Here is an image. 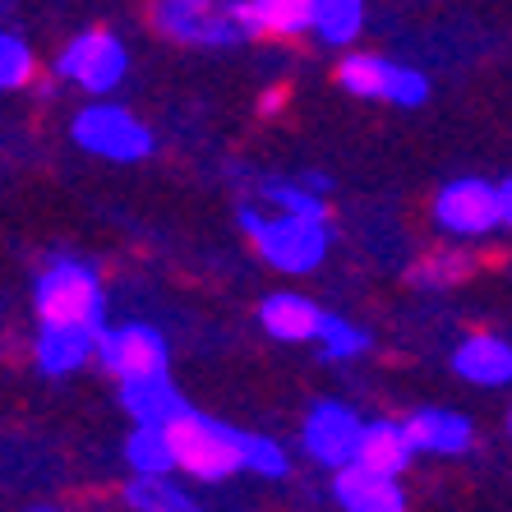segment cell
Masks as SVG:
<instances>
[{
    "instance_id": "6da1fadb",
    "label": "cell",
    "mask_w": 512,
    "mask_h": 512,
    "mask_svg": "<svg viewBox=\"0 0 512 512\" xmlns=\"http://www.w3.org/2000/svg\"><path fill=\"white\" fill-rule=\"evenodd\" d=\"M153 24L162 37L185 47H236L263 33L254 0H157Z\"/></svg>"
},
{
    "instance_id": "7a4b0ae2",
    "label": "cell",
    "mask_w": 512,
    "mask_h": 512,
    "mask_svg": "<svg viewBox=\"0 0 512 512\" xmlns=\"http://www.w3.org/2000/svg\"><path fill=\"white\" fill-rule=\"evenodd\" d=\"M240 227L250 231L254 250L277 273H314L328 254V217L286 213V208H277V217H263L259 208H240Z\"/></svg>"
},
{
    "instance_id": "3957f363",
    "label": "cell",
    "mask_w": 512,
    "mask_h": 512,
    "mask_svg": "<svg viewBox=\"0 0 512 512\" xmlns=\"http://www.w3.org/2000/svg\"><path fill=\"white\" fill-rule=\"evenodd\" d=\"M171 443H176V462L185 476L208 480V485H222L236 471H245V434H236L231 425L213 416H180L171 425Z\"/></svg>"
},
{
    "instance_id": "277c9868",
    "label": "cell",
    "mask_w": 512,
    "mask_h": 512,
    "mask_svg": "<svg viewBox=\"0 0 512 512\" xmlns=\"http://www.w3.org/2000/svg\"><path fill=\"white\" fill-rule=\"evenodd\" d=\"M33 305L42 323H93L102 328V282L88 263L79 259H56L47 273L33 282Z\"/></svg>"
},
{
    "instance_id": "5b68a950",
    "label": "cell",
    "mask_w": 512,
    "mask_h": 512,
    "mask_svg": "<svg viewBox=\"0 0 512 512\" xmlns=\"http://www.w3.org/2000/svg\"><path fill=\"white\" fill-rule=\"evenodd\" d=\"M74 143L107 162H143L153 157V130L125 107H84L74 116Z\"/></svg>"
},
{
    "instance_id": "8992f818",
    "label": "cell",
    "mask_w": 512,
    "mask_h": 512,
    "mask_svg": "<svg viewBox=\"0 0 512 512\" xmlns=\"http://www.w3.org/2000/svg\"><path fill=\"white\" fill-rule=\"evenodd\" d=\"M337 84L356 97H379V102H393V107H420L429 97V79L411 65H393L370 51H356L337 65Z\"/></svg>"
},
{
    "instance_id": "52a82bcc",
    "label": "cell",
    "mask_w": 512,
    "mask_h": 512,
    "mask_svg": "<svg viewBox=\"0 0 512 512\" xmlns=\"http://www.w3.org/2000/svg\"><path fill=\"white\" fill-rule=\"evenodd\" d=\"M434 222L453 240H476L489 236L494 227H503V203H499V185L489 180H453L434 194Z\"/></svg>"
},
{
    "instance_id": "ba28073f",
    "label": "cell",
    "mask_w": 512,
    "mask_h": 512,
    "mask_svg": "<svg viewBox=\"0 0 512 512\" xmlns=\"http://www.w3.org/2000/svg\"><path fill=\"white\" fill-rule=\"evenodd\" d=\"M125 70H130V56L120 47V37L102 33V28L79 33L70 47L56 56L60 79H74V84L88 88V93H111V88L125 79Z\"/></svg>"
},
{
    "instance_id": "9c48e42d",
    "label": "cell",
    "mask_w": 512,
    "mask_h": 512,
    "mask_svg": "<svg viewBox=\"0 0 512 512\" xmlns=\"http://www.w3.org/2000/svg\"><path fill=\"white\" fill-rule=\"evenodd\" d=\"M360 434H365V420L342 402H319L305 416V429H300V443L305 453L314 457L328 471H342L346 462H356L360 453Z\"/></svg>"
},
{
    "instance_id": "30bf717a",
    "label": "cell",
    "mask_w": 512,
    "mask_h": 512,
    "mask_svg": "<svg viewBox=\"0 0 512 512\" xmlns=\"http://www.w3.org/2000/svg\"><path fill=\"white\" fill-rule=\"evenodd\" d=\"M97 360L116 379H139V374H167V342L148 323H125L97 337Z\"/></svg>"
},
{
    "instance_id": "8fae6325",
    "label": "cell",
    "mask_w": 512,
    "mask_h": 512,
    "mask_svg": "<svg viewBox=\"0 0 512 512\" xmlns=\"http://www.w3.org/2000/svg\"><path fill=\"white\" fill-rule=\"evenodd\" d=\"M107 328H93V323H42L33 342V360L37 370L51 374V379H65V374L84 370L88 360L97 356V337Z\"/></svg>"
},
{
    "instance_id": "7c38bea8",
    "label": "cell",
    "mask_w": 512,
    "mask_h": 512,
    "mask_svg": "<svg viewBox=\"0 0 512 512\" xmlns=\"http://www.w3.org/2000/svg\"><path fill=\"white\" fill-rule=\"evenodd\" d=\"M333 499L346 512H397L406 503V494L397 485V476H388V471H374L365 462H346L333 476Z\"/></svg>"
},
{
    "instance_id": "4fadbf2b",
    "label": "cell",
    "mask_w": 512,
    "mask_h": 512,
    "mask_svg": "<svg viewBox=\"0 0 512 512\" xmlns=\"http://www.w3.org/2000/svg\"><path fill=\"white\" fill-rule=\"evenodd\" d=\"M120 406L134 416V425H176L180 416H190V402L176 393L167 374L120 379Z\"/></svg>"
},
{
    "instance_id": "5bb4252c",
    "label": "cell",
    "mask_w": 512,
    "mask_h": 512,
    "mask_svg": "<svg viewBox=\"0 0 512 512\" xmlns=\"http://www.w3.org/2000/svg\"><path fill=\"white\" fill-rule=\"evenodd\" d=\"M453 370L462 374L466 383H480V388H503L512 383V342L494 333H476L457 346Z\"/></svg>"
},
{
    "instance_id": "9a60e30c",
    "label": "cell",
    "mask_w": 512,
    "mask_h": 512,
    "mask_svg": "<svg viewBox=\"0 0 512 512\" xmlns=\"http://www.w3.org/2000/svg\"><path fill=\"white\" fill-rule=\"evenodd\" d=\"M259 323L277 342H319L323 310L314 300L296 296V291H277V296H268L259 305Z\"/></svg>"
},
{
    "instance_id": "2e32d148",
    "label": "cell",
    "mask_w": 512,
    "mask_h": 512,
    "mask_svg": "<svg viewBox=\"0 0 512 512\" xmlns=\"http://www.w3.org/2000/svg\"><path fill=\"white\" fill-rule=\"evenodd\" d=\"M416 453H420V448H416L411 425H397V420H370V425H365V434H360L356 462L374 466V471H388V476H402Z\"/></svg>"
},
{
    "instance_id": "e0dca14e",
    "label": "cell",
    "mask_w": 512,
    "mask_h": 512,
    "mask_svg": "<svg viewBox=\"0 0 512 512\" xmlns=\"http://www.w3.org/2000/svg\"><path fill=\"white\" fill-rule=\"evenodd\" d=\"M406 425H411V434H416L420 453L457 457V453L471 448V420L457 416V411H420V416H411Z\"/></svg>"
},
{
    "instance_id": "ac0fdd59",
    "label": "cell",
    "mask_w": 512,
    "mask_h": 512,
    "mask_svg": "<svg viewBox=\"0 0 512 512\" xmlns=\"http://www.w3.org/2000/svg\"><path fill=\"white\" fill-rule=\"evenodd\" d=\"M125 457L139 476H171L176 471V443H171V425H134Z\"/></svg>"
},
{
    "instance_id": "d6986e66",
    "label": "cell",
    "mask_w": 512,
    "mask_h": 512,
    "mask_svg": "<svg viewBox=\"0 0 512 512\" xmlns=\"http://www.w3.org/2000/svg\"><path fill=\"white\" fill-rule=\"evenodd\" d=\"M365 28V0H319L314 5V37L328 47L356 42Z\"/></svg>"
},
{
    "instance_id": "ffe728a7",
    "label": "cell",
    "mask_w": 512,
    "mask_h": 512,
    "mask_svg": "<svg viewBox=\"0 0 512 512\" xmlns=\"http://www.w3.org/2000/svg\"><path fill=\"white\" fill-rule=\"evenodd\" d=\"M125 503L139 512H190L194 508V499L185 489L171 485V476H139V471L125 485Z\"/></svg>"
},
{
    "instance_id": "44dd1931",
    "label": "cell",
    "mask_w": 512,
    "mask_h": 512,
    "mask_svg": "<svg viewBox=\"0 0 512 512\" xmlns=\"http://www.w3.org/2000/svg\"><path fill=\"white\" fill-rule=\"evenodd\" d=\"M314 5L319 0H254L263 33L277 37H296V33H314Z\"/></svg>"
},
{
    "instance_id": "7402d4cb",
    "label": "cell",
    "mask_w": 512,
    "mask_h": 512,
    "mask_svg": "<svg viewBox=\"0 0 512 512\" xmlns=\"http://www.w3.org/2000/svg\"><path fill=\"white\" fill-rule=\"evenodd\" d=\"M471 273H476V259H471V254L443 250V254H434V259H420L416 268H411V286H434V291H443V286L466 282Z\"/></svg>"
},
{
    "instance_id": "603a6c76",
    "label": "cell",
    "mask_w": 512,
    "mask_h": 512,
    "mask_svg": "<svg viewBox=\"0 0 512 512\" xmlns=\"http://www.w3.org/2000/svg\"><path fill=\"white\" fill-rule=\"evenodd\" d=\"M365 346H370V337L360 333L356 323H346L342 314H323V328H319L323 360H356Z\"/></svg>"
},
{
    "instance_id": "cb8c5ba5",
    "label": "cell",
    "mask_w": 512,
    "mask_h": 512,
    "mask_svg": "<svg viewBox=\"0 0 512 512\" xmlns=\"http://www.w3.org/2000/svg\"><path fill=\"white\" fill-rule=\"evenodd\" d=\"M263 194L277 203V208H286V213H305V217H328V203H323L319 190H310L305 180L300 185H291V180H268L263 185Z\"/></svg>"
},
{
    "instance_id": "d4e9b609",
    "label": "cell",
    "mask_w": 512,
    "mask_h": 512,
    "mask_svg": "<svg viewBox=\"0 0 512 512\" xmlns=\"http://www.w3.org/2000/svg\"><path fill=\"white\" fill-rule=\"evenodd\" d=\"M245 471H254L263 480H282L291 471V462H286L282 443L263 439V434H245Z\"/></svg>"
},
{
    "instance_id": "484cf974",
    "label": "cell",
    "mask_w": 512,
    "mask_h": 512,
    "mask_svg": "<svg viewBox=\"0 0 512 512\" xmlns=\"http://www.w3.org/2000/svg\"><path fill=\"white\" fill-rule=\"evenodd\" d=\"M33 79V51H28L24 37L5 33L0 37V88H24Z\"/></svg>"
},
{
    "instance_id": "4316f807",
    "label": "cell",
    "mask_w": 512,
    "mask_h": 512,
    "mask_svg": "<svg viewBox=\"0 0 512 512\" xmlns=\"http://www.w3.org/2000/svg\"><path fill=\"white\" fill-rule=\"evenodd\" d=\"M499 203H503V227H512V176L499 185Z\"/></svg>"
},
{
    "instance_id": "83f0119b",
    "label": "cell",
    "mask_w": 512,
    "mask_h": 512,
    "mask_svg": "<svg viewBox=\"0 0 512 512\" xmlns=\"http://www.w3.org/2000/svg\"><path fill=\"white\" fill-rule=\"evenodd\" d=\"M282 102H286V93H282V88H277V93H268V97H263V111H277V107H282Z\"/></svg>"
},
{
    "instance_id": "f1b7e54d",
    "label": "cell",
    "mask_w": 512,
    "mask_h": 512,
    "mask_svg": "<svg viewBox=\"0 0 512 512\" xmlns=\"http://www.w3.org/2000/svg\"><path fill=\"white\" fill-rule=\"evenodd\" d=\"M508 429H512V416H508Z\"/></svg>"
}]
</instances>
